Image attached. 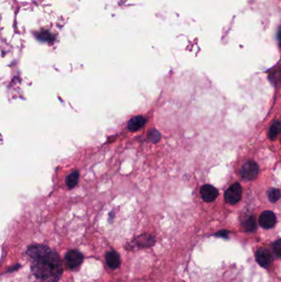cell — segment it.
Segmentation results:
<instances>
[{
	"mask_svg": "<svg viewBox=\"0 0 281 282\" xmlns=\"http://www.w3.org/2000/svg\"><path fill=\"white\" fill-rule=\"evenodd\" d=\"M106 262L112 270L118 268L121 266L120 255L116 251H109L106 253Z\"/></svg>",
	"mask_w": 281,
	"mask_h": 282,
	"instance_id": "9c48e42d",
	"label": "cell"
},
{
	"mask_svg": "<svg viewBox=\"0 0 281 282\" xmlns=\"http://www.w3.org/2000/svg\"><path fill=\"white\" fill-rule=\"evenodd\" d=\"M26 253L31 260V271L37 282H58L63 275L60 255L44 244L28 246Z\"/></svg>",
	"mask_w": 281,
	"mask_h": 282,
	"instance_id": "6da1fadb",
	"label": "cell"
},
{
	"mask_svg": "<svg viewBox=\"0 0 281 282\" xmlns=\"http://www.w3.org/2000/svg\"><path fill=\"white\" fill-rule=\"evenodd\" d=\"M37 39L40 40L41 42H52L54 40V36H53L48 31H42V32H38L37 34Z\"/></svg>",
	"mask_w": 281,
	"mask_h": 282,
	"instance_id": "9a60e30c",
	"label": "cell"
},
{
	"mask_svg": "<svg viewBox=\"0 0 281 282\" xmlns=\"http://www.w3.org/2000/svg\"><path fill=\"white\" fill-rule=\"evenodd\" d=\"M241 225L243 230L248 233H251L256 230V221L255 216L252 215H247L242 219Z\"/></svg>",
	"mask_w": 281,
	"mask_h": 282,
	"instance_id": "30bf717a",
	"label": "cell"
},
{
	"mask_svg": "<svg viewBox=\"0 0 281 282\" xmlns=\"http://www.w3.org/2000/svg\"><path fill=\"white\" fill-rule=\"evenodd\" d=\"M215 236L218 237V238L228 239L229 238V231L226 230H220L217 233H215Z\"/></svg>",
	"mask_w": 281,
	"mask_h": 282,
	"instance_id": "ac0fdd59",
	"label": "cell"
},
{
	"mask_svg": "<svg viewBox=\"0 0 281 282\" xmlns=\"http://www.w3.org/2000/svg\"><path fill=\"white\" fill-rule=\"evenodd\" d=\"M255 259L259 266L263 268H268L271 266L274 261V257L270 250L267 248H260L255 252Z\"/></svg>",
	"mask_w": 281,
	"mask_h": 282,
	"instance_id": "277c9868",
	"label": "cell"
},
{
	"mask_svg": "<svg viewBox=\"0 0 281 282\" xmlns=\"http://www.w3.org/2000/svg\"><path fill=\"white\" fill-rule=\"evenodd\" d=\"M78 179H79V172L77 170H74L73 172H70L66 179H65V183L69 189H72L78 184Z\"/></svg>",
	"mask_w": 281,
	"mask_h": 282,
	"instance_id": "7c38bea8",
	"label": "cell"
},
{
	"mask_svg": "<svg viewBox=\"0 0 281 282\" xmlns=\"http://www.w3.org/2000/svg\"><path fill=\"white\" fill-rule=\"evenodd\" d=\"M268 198L270 200V202H276L280 199L281 198V193L280 191L277 188H271L268 192Z\"/></svg>",
	"mask_w": 281,
	"mask_h": 282,
	"instance_id": "5bb4252c",
	"label": "cell"
},
{
	"mask_svg": "<svg viewBox=\"0 0 281 282\" xmlns=\"http://www.w3.org/2000/svg\"><path fill=\"white\" fill-rule=\"evenodd\" d=\"M272 251L275 257L281 258V239H277L272 243Z\"/></svg>",
	"mask_w": 281,
	"mask_h": 282,
	"instance_id": "e0dca14e",
	"label": "cell"
},
{
	"mask_svg": "<svg viewBox=\"0 0 281 282\" xmlns=\"http://www.w3.org/2000/svg\"><path fill=\"white\" fill-rule=\"evenodd\" d=\"M147 137L150 142L157 143L160 140L161 135L157 130H151L149 131Z\"/></svg>",
	"mask_w": 281,
	"mask_h": 282,
	"instance_id": "2e32d148",
	"label": "cell"
},
{
	"mask_svg": "<svg viewBox=\"0 0 281 282\" xmlns=\"http://www.w3.org/2000/svg\"><path fill=\"white\" fill-rule=\"evenodd\" d=\"M242 188L240 184L234 183L229 186L224 193V199L227 203L230 205H235L239 202L242 198Z\"/></svg>",
	"mask_w": 281,
	"mask_h": 282,
	"instance_id": "8992f818",
	"label": "cell"
},
{
	"mask_svg": "<svg viewBox=\"0 0 281 282\" xmlns=\"http://www.w3.org/2000/svg\"><path fill=\"white\" fill-rule=\"evenodd\" d=\"M278 41L281 45V30L279 31V34H278Z\"/></svg>",
	"mask_w": 281,
	"mask_h": 282,
	"instance_id": "d6986e66",
	"label": "cell"
},
{
	"mask_svg": "<svg viewBox=\"0 0 281 282\" xmlns=\"http://www.w3.org/2000/svg\"><path fill=\"white\" fill-rule=\"evenodd\" d=\"M146 123V118L143 116H137L133 117L128 123V129L131 131H137L143 127Z\"/></svg>",
	"mask_w": 281,
	"mask_h": 282,
	"instance_id": "8fae6325",
	"label": "cell"
},
{
	"mask_svg": "<svg viewBox=\"0 0 281 282\" xmlns=\"http://www.w3.org/2000/svg\"><path fill=\"white\" fill-rule=\"evenodd\" d=\"M65 265L67 268L69 270H75L81 266L82 261H83V256L79 251L76 249L68 251L64 257Z\"/></svg>",
	"mask_w": 281,
	"mask_h": 282,
	"instance_id": "3957f363",
	"label": "cell"
},
{
	"mask_svg": "<svg viewBox=\"0 0 281 282\" xmlns=\"http://www.w3.org/2000/svg\"><path fill=\"white\" fill-rule=\"evenodd\" d=\"M281 132V122L279 121H274L270 126V130H269V138L270 140H276V138L279 136Z\"/></svg>",
	"mask_w": 281,
	"mask_h": 282,
	"instance_id": "4fadbf2b",
	"label": "cell"
},
{
	"mask_svg": "<svg viewBox=\"0 0 281 282\" xmlns=\"http://www.w3.org/2000/svg\"><path fill=\"white\" fill-rule=\"evenodd\" d=\"M259 170L258 164L255 161H248L241 168V177L247 181H252L258 176Z\"/></svg>",
	"mask_w": 281,
	"mask_h": 282,
	"instance_id": "5b68a950",
	"label": "cell"
},
{
	"mask_svg": "<svg viewBox=\"0 0 281 282\" xmlns=\"http://www.w3.org/2000/svg\"><path fill=\"white\" fill-rule=\"evenodd\" d=\"M154 243H155V239L153 236L150 234H144L131 240L126 245V248L129 251L143 249V248H151L152 246L154 245Z\"/></svg>",
	"mask_w": 281,
	"mask_h": 282,
	"instance_id": "7a4b0ae2",
	"label": "cell"
},
{
	"mask_svg": "<svg viewBox=\"0 0 281 282\" xmlns=\"http://www.w3.org/2000/svg\"><path fill=\"white\" fill-rule=\"evenodd\" d=\"M201 196L205 202H213L217 199L219 192L215 186L206 184L201 188Z\"/></svg>",
	"mask_w": 281,
	"mask_h": 282,
	"instance_id": "ba28073f",
	"label": "cell"
},
{
	"mask_svg": "<svg viewBox=\"0 0 281 282\" xmlns=\"http://www.w3.org/2000/svg\"><path fill=\"white\" fill-rule=\"evenodd\" d=\"M276 216L274 212L270 211H265L261 214L259 217V225L262 229L265 230H270L274 227L276 224Z\"/></svg>",
	"mask_w": 281,
	"mask_h": 282,
	"instance_id": "52a82bcc",
	"label": "cell"
}]
</instances>
